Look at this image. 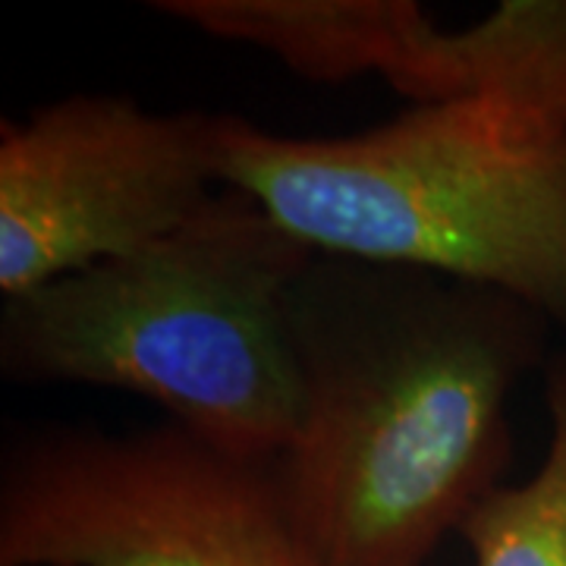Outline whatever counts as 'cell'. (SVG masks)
Returning <instances> with one entry per match:
<instances>
[{
	"label": "cell",
	"instance_id": "obj_5",
	"mask_svg": "<svg viewBox=\"0 0 566 566\" xmlns=\"http://www.w3.org/2000/svg\"><path fill=\"white\" fill-rule=\"evenodd\" d=\"M218 114L145 111L123 95H70L0 120L3 300L133 255L189 223L223 189Z\"/></svg>",
	"mask_w": 566,
	"mask_h": 566
},
{
	"label": "cell",
	"instance_id": "obj_4",
	"mask_svg": "<svg viewBox=\"0 0 566 566\" xmlns=\"http://www.w3.org/2000/svg\"><path fill=\"white\" fill-rule=\"evenodd\" d=\"M0 566H327L277 463L174 422L41 424L0 460Z\"/></svg>",
	"mask_w": 566,
	"mask_h": 566
},
{
	"label": "cell",
	"instance_id": "obj_2",
	"mask_svg": "<svg viewBox=\"0 0 566 566\" xmlns=\"http://www.w3.org/2000/svg\"><path fill=\"white\" fill-rule=\"evenodd\" d=\"M308 259L223 186L158 243L3 300L0 371L139 394L227 453L281 457L300 419L286 293Z\"/></svg>",
	"mask_w": 566,
	"mask_h": 566
},
{
	"label": "cell",
	"instance_id": "obj_1",
	"mask_svg": "<svg viewBox=\"0 0 566 566\" xmlns=\"http://www.w3.org/2000/svg\"><path fill=\"white\" fill-rule=\"evenodd\" d=\"M547 315L424 268L312 252L286 293L300 419L274 457L327 566H424L501 485Z\"/></svg>",
	"mask_w": 566,
	"mask_h": 566
},
{
	"label": "cell",
	"instance_id": "obj_6",
	"mask_svg": "<svg viewBox=\"0 0 566 566\" xmlns=\"http://www.w3.org/2000/svg\"><path fill=\"white\" fill-rule=\"evenodd\" d=\"M205 35L262 48L312 82L375 73L416 104L504 102L566 120V0H506L438 29L412 0H158Z\"/></svg>",
	"mask_w": 566,
	"mask_h": 566
},
{
	"label": "cell",
	"instance_id": "obj_7",
	"mask_svg": "<svg viewBox=\"0 0 566 566\" xmlns=\"http://www.w3.org/2000/svg\"><path fill=\"white\" fill-rule=\"evenodd\" d=\"M551 450L523 485H497L457 528L472 566H566V356L547 365Z\"/></svg>",
	"mask_w": 566,
	"mask_h": 566
},
{
	"label": "cell",
	"instance_id": "obj_3",
	"mask_svg": "<svg viewBox=\"0 0 566 566\" xmlns=\"http://www.w3.org/2000/svg\"><path fill=\"white\" fill-rule=\"evenodd\" d=\"M218 180L312 252L424 268L566 324V120L504 102L412 104L356 136L218 114Z\"/></svg>",
	"mask_w": 566,
	"mask_h": 566
}]
</instances>
